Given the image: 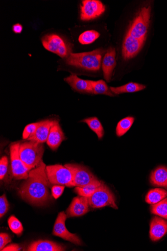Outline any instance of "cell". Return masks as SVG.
<instances>
[{"instance_id":"obj_30","label":"cell","mask_w":167,"mask_h":251,"mask_svg":"<svg viewBox=\"0 0 167 251\" xmlns=\"http://www.w3.org/2000/svg\"><path fill=\"white\" fill-rule=\"evenodd\" d=\"M9 208V204L4 194L0 198V218H2L7 213Z\"/></svg>"},{"instance_id":"obj_28","label":"cell","mask_w":167,"mask_h":251,"mask_svg":"<svg viewBox=\"0 0 167 251\" xmlns=\"http://www.w3.org/2000/svg\"><path fill=\"white\" fill-rule=\"evenodd\" d=\"M8 224L11 231L17 235H21L23 231V227L21 223L14 216H12L8 220Z\"/></svg>"},{"instance_id":"obj_5","label":"cell","mask_w":167,"mask_h":251,"mask_svg":"<svg viewBox=\"0 0 167 251\" xmlns=\"http://www.w3.org/2000/svg\"><path fill=\"white\" fill-rule=\"evenodd\" d=\"M44 48L62 58H67L72 51V46L59 35L50 34L42 38Z\"/></svg>"},{"instance_id":"obj_2","label":"cell","mask_w":167,"mask_h":251,"mask_svg":"<svg viewBox=\"0 0 167 251\" xmlns=\"http://www.w3.org/2000/svg\"><path fill=\"white\" fill-rule=\"evenodd\" d=\"M150 6L141 8L132 21L122 46L124 59L133 58L140 52L146 41L151 18Z\"/></svg>"},{"instance_id":"obj_4","label":"cell","mask_w":167,"mask_h":251,"mask_svg":"<svg viewBox=\"0 0 167 251\" xmlns=\"http://www.w3.org/2000/svg\"><path fill=\"white\" fill-rule=\"evenodd\" d=\"M44 152L43 144L29 141L20 144L19 155L22 161L30 170L42 161Z\"/></svg>"},{"instance_id":"obj_34","label":"cell","mask_w":167,"mask_h":251,"mask_svg":"<svg viewBox=\"0 0 167 251\" xmlns=\"http://www.w3.org/2000/svg\"><path fill=\"white\" fill-rule=\"evenodd\" d=\"M21 249L20 246L18 244H11L8 246L5 247L2 251H19Z\"/></svg>"},{"instance_id":"obj_25","label":"cell","mask_w":167,"mask_h":251,"mask_svg":"<svg viewBox=\"0 0 167 251\" xmlns=\"http://www.w3.org/2000/svg\"><path fill=\"white\" fill-rule=\"evenodd\" d=\"M134 121L133 117H127L119 122L116 127L117 135L118 137L124 135L132 127Z\"/></svg>"},{"instance_id":"obj_17","label":"cell","mask_w":167,"mask_h":251,"mask_svg":"<svg viewBox=\"0 0 167 251\" xmlns=\"http://www.w3.org/2000/svg\"><path fill=\"white\" fill-rule=\"evenodd\" d=\"M28 251H63L66 247L61 244L48 240H38L31 243Z\"/></svg>"},{"instance_id":"obj_32","label":"cell","mask_w":167,"mask_h":251,"mask_svg":"<svg viewBox=\"0 0 167 251\" xmlns=\"http://www.w3.org/2000/svg\"><path fill=\"white\" fill-rule=\"evenodd\" d=\"M11 241V238L8 234L1 233L0 234V250L2 251L6 245L10 243Z\"/></svg>"},{"instance_id":"obj_11","label":"cell","mask_w":167,"mask_h":251,"mask_svg":"<svg viewBox=\"0 0 167 251\" xmlns=\"http://www.w3.org/2000/svg\"><path fill=\"white\" fill-rule=\"evenodd\" d=\"M67 219V215L64 212H60L58 214L54 224L53 234L75 245H82V242L79 237L75 234L69 232L67 230L65 226Z\"/></svg>"},{"instance_id":"obj_12","label":"cell","mask_w":167,"mask_h":251,"mask_svg":"<svg viewBox=\"0 0 167 251\" xmlns=\"http://www.w3.org/2000/svg\"><path fill=\"white\" fill-rule=\"evenodd\" d=\"M89 207L87 197L80 196L75 197L66 211L67 218L83 216L90 211Z\"/></svg>"},{"instance_id":"obj_7","label":"cell","mask_w":167,"mask_h":251,"mask_svg":"<svg viewBox=\"0 0 167 251\" xmlns=\"http://www.w3.org/2000/svg\"><path fill=\"white\" fill-rule=\"evenodd\" d=\"M46 173L52 185L73 187V175L65 166L55 165L46 166Z\"/></svg>"},{"instance_id":"obj_21","label":"cell","mask_w":167,"mask_h":251,"mask_svg":"<svg viewBox=\"0 0 167 251\" xmlns=\"http://www.w3.org/2000/svg\"><path fill=\"white\" fill-rule=\"evenodd\" d=\"M92 87V94L103 95L110 97H114L110 88H109L106 82L102 80L96 81H91Z\"/></svg>"},{"instance_id":"obj_1","label":"cell","mask_w":167,"mask_h":251,"mask_svg":"<svg viewBox=\"0 0 167 251\" xmlns=\"http://www.w3.org/2000/svg\"><path fill=\"white\" fill-rule=\"evenodd\" d=\"M46 170V166L42 161L30 171L28 178L19 190V194L24 200L38 206H43L50 199L49 188L52 184Z\"/></svg>"},{"instance_id":"obj_24","label":"cell","mask_w":167,"mask_h":251,"mask_svg":"<svg viewBox=\"0 0 167 251\" xmlns=\"http://www.w3.org/2000/svg\"><path fill=\"white\" fill-rule=\"evenodd\" d=\"M102 182L98 180L83 187H76L75 192L80 196L89 197L101 186Z\"/></svg>"},{"instance_id":"obj_3","label":"cell","mask_w":167,"mask_h":251,"mask_svg":"<svg viewBox=\"0 0 167 251\" xmlns=\"http://www.w3.org/2000/svg\"><path fill=\"white\" fill-rule=\"evenodd\" d=\"M105 52L104 50L98 49L88 52L72 53L65 59V61L70 65L89 71L97 72L100 69L102 56Z\"/></svg>"},{"instance_id":"obj_9","label":"cell","mask_w":167,"mask_h":251,"mask_svg":"<svg viewBox=\"0 0 167 251\" xmlns=\"http://www.w3.org/2000/svg\"><path fill=\"white\" fill-rule=\"evenodd\" d=\"M65 166L72 173L74 187L82 188L98 180L86 167L76 164Z\"/></svg>"},{"instance_id":"obj_6","label":"cell","mask_w":167,"mask_h":251,"mask_svg":"<svg viewBox=\"0 0 167 251\" xmlns=\"http://www.w3.org/2000/svg\"><path fill=\"white\" fill-rule=\"evenodd\" d=\"M89 206L94 209L110 207L118 209L115 197L103 182L101 186L91 196L88 197Z\"/></svg>"},{"instance_id":"obj_27","label":"cell","mask_w":167,"mask_h":251,"mask_svg":"<svg viewBox=\"0 0 167 251\" xmlns=\"http://www.w3.org/2000/svg\"><path fill=\"white\" fill-rule=\"evenodd\" d=\"M100 33L95 30H88L82 33L79 37V42L83 45L93 43L100 37Z\"/></svg>"},{"instance_id":"obj_33","label":"cell","mask_w":167,"mask_h":251,"mask_svg":"<svg viewBox=\"0 0 167 251\" xmlns=\"http://www.w3.org/2000/svg\"><path fill=\"white\" fill-rule=\"evenodd\" d=\"M65 186L61 185H54L52 187V194L53 197L57 199L63 194Z\"/></svg>"},{"instance_id":"obj_10","label":"cell","mask_w":167,"mask_h":251,"mask_svg":"<svg viewBox=\"0 0 167 251\" xmlns=\"http://www.w3.org/2000/svg\"><path fill=\"white\" fill-rule=\"evenodd\" d=\"M80 18L83 21H90L102 15L105 11L104 5L98 0H84L80 7Z\"/></svg>"},{"instance_id":"obj_31","label":"cell","mask_w":167,"mask_h":251,"mask_svg":"<svg viewBox=\"0 0 167 251\" xmlns=\"http://www.w3.org/2000/svg\"><path fill=\"white\" fill-rule=\"evenodd\" d=\"M8 158L4 156L1 158L0 160V179L2 180L8 171Z\"/></svg>"},{"instance_id":"obj_15","label":"cell","mask_w":167,"mask_h":251,"mask_svg":"<svg viewBox=\"0 0 167 251\" xmlns=\"http://www.w3.org/2000/svg\"><path fill=\"white\" fill-rule=\"evenodd\" d=\"M167 233V221L157 217H154L150 223V237L152 241L160 240Z\"/></svg>"},{"instance_id":"obj_26","label":"cell","mask_w":167,"mask_h":251,"mask_svg":"<svg viewBox=\"0 0 167 251\" xmlns=\"http://www.w3.org/2000/svg\"><path fill=\"white\" fill-rule=\"evenodd\" d=\"M151 212L167 220V197L159 202L152 204Z\"/></svg>"},{"instance_id":"obj_14","label":"cell","mask_w":167,"mask_h":251,"mask_svg":"<svg viewBox=\"0 0 167 251\" xmlns=\"http://www.w3.org/2000/svg\"><path fill=\"white\" fill-rule=\"evenodd\" d=\"M116 50L110 48L105 53L102 62L104 76L107 82L111 80L113 73L116 65Z\"/></svg>"},{"instance_id":"obj_8","label":"cell","mask_w":167,"mask_h":251,"mask_svg":"<svg viewBox=\"0 0 167 251\" xmlns=\"http://www.w3.org/2000/svg\"><path fill=\"white\" fill-rule=\"evenodd\" d=\"M20 143H13L10 146L11 164L12 175L16 179H27L31 171L22 161L19 155Z\"/></svg>"},{"instance_id":"obj_20","label":"cell","mask_w":167,"mask_h":251,"mask_svg":"<svg viewBox=\"0 0 167 251\" xmlns=\"http://www.w3.org/2000/svg\"><path fill=\"white\" fill-rule=\"evenodd\" d=\"M146 86L144 85L134 82H130L121 86L110 87L114 95L136 93L144 90Z\"/></svg>"},{"instance_id":"obj_16","label":"cell","mask_w":167,"mask_h":251,"mask_svg":"<svg viewBox=\"0 0 167 251\" xmlns=\"http://www.w3.org/2000/svg\"><path fill=\"white\" fill-rule=\"evenodd\" d=\"M64 80L78 92L92 94V87L91 80H84L75 75H71L65 78Z\"/></svg>"},{"instance_id":"obj_35","label":"cell","mask_w":167,"mask_h":251,"mask_svg":"<svg viewBox=\"0 0 167 251\" xmlns=\"http://www.w3.org/2000/svg\"><path fill=\"white\" fill-rule=\"evenodd\" d=\"M13 31L16 34H20L23 30V27L19 24L15 25L13 27Z\"/></svg>"},{"instance_id":"obj_13","label":"cell","mask_w":167,"mask_h":251,"mask_svg":"<svg viewBox=\"0 0 167 251\" xmlns=\"http://www.w3.org/2000/svg\"><path fill=\"white\" fill-rule=\"evenodd\" d=\"M58 122L56 120H52L43 121V124L38 128L36 132L29 137L27 140L41 144L47 142L51 127Z\"/></svg>"},{"instance_id":"obj_22","label":"cell","mask_w":167,"mask_h":251,"mask_svg":"<svg viewBox=\"0 0 167 251\" xmlns=\"http://www.w3.org/2000/svg\"><path fill=\"white\" fill-rule=\"evenodd\" d=\"M167 197V191L162 189L156 188L151 190L146 197V201L154 204L159 202Z\"/></svg>"},{"instance_id":"obj_23","label":"cell","mask_w":167,"mask_h":251,"mask_svg":"<svg viewBox=\"0 0 167 251\" xmlns=\"http://www.w3.org/2000/svg\"><path fill=\"white\" fill-rule=\"evenodd\" d=\"M83 123H86L98 136L99 139H101L104 135V130L103 127L96 117L89 118L82 121Z\"/></svg>"},{"instance_id":"obj_19","label":"cell","mask_w":167,"mask_h":251,"mask_svg":"<svg viewBox=\"0 0 167 251\" xmlns=\"http://www.w3.org/2000/svg\"><path fill=\"white\" fill-rule=\"evenodd\" d=\"M150 179L153 186L167 189V167L156 168L151 173Z\"/></svg>"},{"instance_id":"obj_18","label":"cell","mask_w":167,"mask_h":251,"mask_svg":"<svg viewBox=\"0 0 167 251\" xmlns=\"http://www.w3.org/2000/svg\"><path fill=\"white\" fill-rule=\"evenodd\" d=\"M65 139L64 134L58 122L51 127L47 144L52 150L56 151Z\"/></svg>"},{"instance_id":"obj_29","label":"cell","mask_w":167,"mask_h":251,"mask_svg":"<svg viewBox=\"0 0 167 251\" xmlns=\"http://www.w3.org/2000/svg\"><path fill=\"white\" fill-rule=\"evenodd\" d=\"M43 121L31 124L27 126L23 132V139L27 140L37 130L38 128L43 124Z\"/></svg>"}]
</instances>
